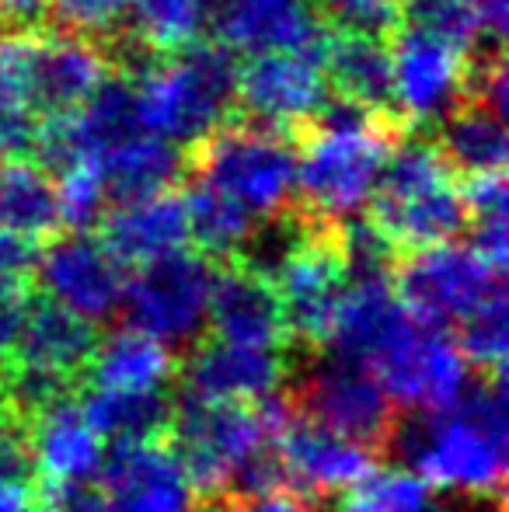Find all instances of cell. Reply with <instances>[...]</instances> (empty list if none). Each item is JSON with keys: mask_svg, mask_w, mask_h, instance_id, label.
Returning <instances> with one entry per match:
<instances>
[{"mask_svg": "<svg viewBox=\"0 0 509 512\" xmlns=\"http://www.w3.org/2000/svg\"><path fill=\"white\" fill-rule=\"evenodd\" d=\"M35 258H39L35 241H25V237L11 234V230H0V272H7V276H28V279H32Z\"/></svg>", "mask_w": 509, "mask_h": 512, "instance_id": "cell-41", "label": "cell"}, {"mask_svg": "<svg viewBox=\"0 0 509 512\" xmlns=\"http://www.w3.org/2000/svg\"><path fill=\"white\" fill-rule=\"evenodd\" d=\"M464 206H468V230L475 234L471 248L496 265L506 269L509 258V196H506V175H485L468 178L464 185Z\"/></svg>", "mask_w": 509, "mask_h": 512, "instance_id": "cell-31", "label": "cell"}, {"mask_svg": "<svg viewBox=\"0 0 509 512\" xmlns=\"http://www.w3.org/2000/svg\"><path fill=\"white\" fill-rule=\"evenodd\" d=\"M81 411L98 429V436L112 439H161L171 432L175 401L171 391H105V387H77Z\"/></svg>", "mask_w": 509, "mask_h": 512, "instance_id": "cell-28", "label": "cell"}, {"mask_svg": "<svg viewBox=\"0 0 509 512\" xmlns=\"http://www.w3.org/2000/svg\"><path fill=\"white\" fill-rule=\"evenodd\" d=\"M0 512H35V485L32 481L0 474Z\"/></svg>", "mask_w": 509, "mask_h": 512, "instance_id": "cell-44", "label": "cell"}, {"mask_svg": "<svg viewBox=\"0 0 509 512\" xmlns=\"http://www.w3.org/2000/svg\"><path fill=\"white\" fill-rule=\"evenodd\" d=\"M398 304L429 328L450 331L471 317L492 297L506 293L503 272L489 265L475 248L464 244H436L398 255L391 272Z\"/></svg>", "mask_w": 509, "mask_h": 512, "instance_id": "cell-9", "label": "cell"}, {"mask_svg": "<svg viewBox=\"0 0 509 512\" xmlns=\"http://www.w3.org/2000/svg\"><path fill=\"white\" fill-rule=\"evenodd\" d=\"M231 512H318L311 499L297 495L293 488H272V492L241 495V499L227 502Z\"/></svg>", "mask_w": 509, "mask_h": 512, "instance_id": "cell-40", "label": "cell"}, {"mask_svg": "<svg viewBox=\"0 0 509 512\" xmlns=\"http://www.w3.org/2000/svg\"><path fill=\"white\" fill-rule=\"evenodd\" d=\"M276 450L286 488L311 499L314 506L346 495L349 488L360 485L381 464L374 450L346 436H335V432L321 429V425L307 422L300 415H290V422L283 425Z\"/></svg>", "mask_w": 509, "mask_h": 512, "instance_id": "cell-14", "label": "cell"}, {"mask_svg": "<svg viewBox=\"0 0 509 512\" xmlns=\"http://www.w3.org/2000/svg\"><path fill=\"white\" fill-rule=\"evenodd\" d=\"M391 453L405 457L415 478L475 502L506 506V373L468 380L447 408L398 418Z\"/></svg>", "mask_w": 509, "mask_h": 512, "instance_id": "cell-1", "label": "cell"}, {"mask_svg": "<svg viewBox=\"0 0 509 512\" xmlns=\"http://www.w3.org/2000/svg\"><path fill=\"white\" fill-rule=\"evenodd\" d=\"M49 0H0V18L11 28H39L46 21Z\"/></svg>", "mask_w": 509, "mask_h": 512, "instance_id": "cell-42", "label": "cell"}, {"mask_svg": "<svg viewBox=\"0 0 509 512\" xmlns=\"http://www.w3.org/2000/svg\"><path fill=\"white\" fill-rule=\"evenodd\" d=\"M318 14L332 28L391 35L398 28V0H314Z\"/></svg>", "mask_w": 509, "mask_h": 512, "instance_id": "cell-37", "label": "cell"}, {"mask_svg": "<svg viewBox=\"0 0 509 512\" xmlns=\"http://www.w3.org/2000/svg\"><path fill=\"white\" fill-rule=\"evenodd\" d=\"M252 4H283V0H252Z\"/></svg>", "mask_w": 509, "mask_h": 512, "instance_id": "cell-46", "label": "cell"}, {"mask_svg": "<svg viewBox=\"0 0 509 512\" xmlns=\"http://www.w3.org/2000/svg\"><path fill=\"white\" fill-rule=\"evenodd\" d=\"M196 512H231V506L220 502V499H213V502H196Z\"/></svg>", "mask_w": 509, "mask_h": 512, "instance_id": "cell-45", "label": "cell"}, {"mask_svg": "<svg viewBox=\"0 0 509 512\" xmlns=\"http://www.w3.org/2000/svg\"><path fill=\"white\" fill-rule=\"evenodd\" d=\"M32 283L42 297L98 324L123 310L126 272L95 230H67L46 241L32 269Z\"/></svg>", "mask_w": 509, "mask_h": 512, "instance_id": "cell-11", "label": "cell"}, {"mask_svg": "<svg viewBox=\"0 0 509 512\" xmlns=\"http://www.w3.org/2000/svg\"><path fill=\"white\" fill-rule=\"evenodd\" d=\"M342 512H433L429 485L412 471H374L342 495Z\"/></svg>", "mask_w": 509, "mask_h": 512, "instance_id": "cell-34", "label": "cell"}, {"mask_svg": "<svg viewBox=\"0 0 509 512\" xmlns=\"http://www.w3.org/2000/svg\"><path fill=\"white\" fill-rule=\"evenodd\" d=\"M387 46L394 70V108L408 133L433 129L436 119L468 98L471 53L405 25L387 35Z\"/></svg>", "mask_w": 509, "mask_h": 512, "instance_id": "cell-12", "label": "cell"}, {"mask_svg": "<svg viewBox=\"0 0 509 512\" xmlns=\"http://www.w3.org/2000/svg\"><path fill=\"white\" fill-rule=\"evenodd\" d=\"M98 471L102 492L116 512H192L196 506L185 467L168 436L116 439Z\"/></svg>", "mask_w": 509, "mask_h": 512, "instance_id": "cell-15", "label": "cell"}, {"mask_svg": "<svg viewBox=\"0 0 509 512\" xmlns=\"http://www.w3.org/2000/svg\"><path fill=\"white\" fill-rule=\"evenodd\" d=\"M185 216H189V241H196L199 255L213 262H231L245 248L248 234L255 227V216L241 203H234L227 192L203 178H185Z\"/></svg>", "mask_w": 509, "mask_h": 512, "instance_id": "cell-29", "label": "cell"}, {"mask_svg": "<svg viewBox=\"0 0 509 512\" xmlns=\"http://www.w3.org/2000/svg\"><path fill=\"white\" fill-rule=\"evenodd\" d=\"M175 377L185 398L196 401H262L283 391L290 366L279 349H252L220 338H196L185 349Z\"/></svg>", "mask_w": 509, "mask_h": 512, "instance_id": "cell-16", "label": "cell"}, {"mask_svg": "<svg viewBox=\"0 0 509 512\" xmlns=\"http://www.w3.org/2000/svg\"><path fill=\"white\" fill-rule=\"evenodd\" d=\"M286 335L307 352H321L332 338L335 317L349 293L342 223L314 216L300 244L272 272Z\"/></svg>", "mask_w": 509, "mask_h": 512, "instance_id": "cell-8", "label": "cell"}, {"mask_svg": "<svg viewBox=\"0 0 509 512\" xmlns=\"http://www.w3.org/2000/svg\"><path fill=\"white\" fill-rule=\"evenodd\" d=\"M60 227L53 175L35 161H0V230L25 241H49Z\"/></svg>", "mask_w": 509, "mask_h": 512, "instance_id": "cell-27", "label": "cell"}, {"mask_svg": "<svg viewBox=\"0 0 509 512\" xmlns=\"http://www.w3.org/2000/svg\"><path fill=\"white\" fill-rule=\"evenodd\" d=\"M454 178L426 129L405 133L377 178L367 220L401 255L454 241L468 230V206Z\"/></svg>", "mask_w": 509, "mask_h": 512, "instance_id": "cell-4", "label": "cell"}, {"mask_svg": "<svg viewBox=\"0 0 509 512\" xmlns=\"http://www.w3.org/2000/svg\"><path fill=\"white\" fill-rule=\"evenodd\" d=\"M35 512H39V509H35Z\"/></svg>", "mask_w": 509, "mask_h": 512, "instance_id": "cell-48", "label": "cell"}, {"mask_svg": "<svg viewBox=\"0 0 509 512\" xmlns=\"http://www.w3.org/2000/svg\"><path fill=\"white\" fill-rule=\"evenodd\" d=\"M283 394L293 415L367 446L381 460L391 457L401 408L387 398L381 380L363 363L332 356V352H314L311 366L293 373L283 384Z\"/></svg>", "mask_w": 509, "mask_h": 512, "instance_id": "cell-6", "label": "cell"}, {"mask_svg": "<svg viewBox=\"0 0 509 512\" xmlns=\"http://www.w3.org/2000/svg\"><path fill=\"white\" fill-rule=\"evenodd\" d=\"M321 70H325V81L335 95L353 98V102L401 122L398 108H394L391 46H387L384 35L353 32V28H328Z\"/></svg>", "mask_w": 509, "mask_h": 512, "instance_id": "cell-22", "label": "cell"}, {"mask_svg": "<svg viewBox=\"0 0 509 512\" xmlns=\"http://www.w3.org/2000/svg\"><path fill=\"white\" fill-rule=\"evenodd\" d=\"M185 178L217 185L255 220H265L297 199V150L290 136L231 115L185 150Z\"/></svg>", "mask_w": 509, "mask_h": 512, "instance_id": "cell-5", "label": "cell"}, {"mask_svg": "<svg viewBox=\"0 0 509 512\" xmlns=\"http://www.w3.org/2000/svg\"><path fill=\"white\" fill-rule=\"evenodd\" d=\"M109 74V56L95 39L39 25L32 56V102L42 119L77 112Z\"/></svg>", "mask_w": 509, "mask_h": 512, "instance_id": "cell-19", "label": "cell"}, {"mask_svg": "<svg viewBox=\"0 0 509 512\" xmlns=\"http://www.w3.org/2000/svg\"><path fill=\"white\" fill-rule=\"evenodd\" d=\"M213 338L231 345H252V349H283L290 345L279 307L276 286L269 276L248 269L241 262H217L210 293Z\"/></svg>", "mask_w": 509, "mask_h": 512, "instance_id": "cell-18", "label": "cell"}, {"mask_svg": "<svg viewBox=\"0 0 509 512\" xmlns=\"http://www.w3.org/2000/svg\"><path fill=\"white\" fill-rule=\"evenodd\" d=\"M506 345V293L492 297L489 304H482L475 314L457 324V349L468 359V366H475L485 377H503L506 373Z\"/></svg>", "mask_w": 509, "mask_h": 512, "instance_id": "cell-33", "label": "cell"}, {"mask_svg": "<svg viewBox=\"0 0 509 512\" xmlns=\"http://www.w3.org/2000/svg\"><path fill=\"white\" fill-rule=\"evenodd\" d=\"M133 84L147 133L185 154L234 115L238 53L217 39H196L178 53L157 56Z\"/></svg>", "mask_w": 509, "mask_h": 512, "instance_id": "cell-3", "label": "cell"}, {"mask_svg": "<svg viewBox=\"0 0 509 512\" xmlns=\"http://www.w3.org/2000/svg\"><path fill=\"white\" fill-rule=\"evenodd\" d=\"M471 11H475L478 25L489 39L503 42L506 35V21H509V0H468Z\"/></svg>", "mask_w": 509, "mask_h": 512, "instance_id": "cell-43", "label": "cell"}, {"mask_svg": "<svg viewBox=\"0 0 509 512\" xmlns=\"http://www.w3.org/2000/svg\"><path fill=\"white\" fill-rule=\"evenodd\" d=\"M35 509L39 512H116L102 485L70 481V485H39L35 488Z\"/></svg>", "mask_w": 509, "mask_h": 512, "instance_id": "cell-39", "label": "cell"}, {"mask_svg": "<svg viewBox=\"0 0 509 512\" xmlns=\"http://www.w3.org/2000/svg\"><path fill=\"white\" fill-rule=\"evenodd\" d=\"M98 237L123 265H147L189 244V216L182 192L164 189L140 199H123L105 209Z\"/></svg>", "mask_w": 509, "mask_h": 512, "instance_id": "cell-21", "label": "cell"}, {"mask_svg": "<svg viewBox=\"0 0 509 512\" xmlns=\"http://www.w3.org/2000/svg\"><path fill=\"white\" fill-rule=\"evenodd\" d=\"M95 345V324L39 293L28 304L25 324H21L11 352V366L46 377L53 384L81 387Z\"/></svg>", "mask_w": 509, "mask_h": 512, "instance_id": "cell-17", "label": "cell"}, {"mask_svg": "<svg viewBox=\"0 0 509 512\" xmlns=\"http://www.w3.org/2000/svg\"><path fill=\"white\" fill-rule=\"evenodd\" d=\"M39 28L0 25V161H35L42 115L32 102Z\"/></svg>", "mask_w": 509, "mask_h": 512, "instance_id": "cell-23", "label": "cell"}, {"mask_svg": "<svg viewBox=\"0 0 509 512\" xmlns=\"http://www.w3.org/2000/svg\"><path fill=\"white\" fill-rule=\"evenodd\" d=\"M398 25L436 35L464 53H475L485 42H496L482 32L468 0H398Z\"/></svg>", "mask_w": 509, "mask_h": 512, "instance_id": "cell-32", "label": "cell"}, {"mask_svg": "<svg viewBox=\"0 0 509 512\" xmlns=\"http://www.w3.org/2000/svg\"><path fill=\"white\" fill-rule=\"evenodd\" d=\"M363 366L381 380L387 398L401 411L454 405L471 380L468 359L461 356L454 335L415 321L408 310H401Z\"/></svg>", "mask_w": 509, "mask_h": 512, "instance_id": "cell-7", "label": "cell"}, {"mask_svg": "<svg viewBox=\"0 0 509 512\" xmlns=\"http://www.w3.org/2000/svg\"><path fill=\"white\" fill-rule=\"evenodd\" d=\"M32 297V279L0 272V370L11 363L14 342H18V331L25 324Z\"/></svg>", "mask_w": 509, "mask_h": 512, "instance_id": "cell-38", "label": "cell"}, {"mask_svg": "<svg viewBox=\"0 0 509 512\" xmlns=\"http://www.w3.org/2000/svg\"><path fill=\"white\" fill-rule=\"evenodd\" d=\"M178 359L157 338L136 328L112 331L95 345L88 373L81 387H105V391H161L175 384Z\"/></svg>", "mask_w": 509, "mask_h": 512, "instance_id": "cell-25", "label": "cell"}, {"mask_svg": "<svg viewBox=\"0 0 509 512\" xmlns=\"http://www.w3.org/2000/svg\"><path fill=\"white\" fill-rule=\"evenodd\" d=\"M217 0H133L126 14V32L150 53L168 56L203 39Z\"/></svg>", "mask_w": 509, "mask_h": 512, "instance_id": "cell-30", "label": "cell"}, {"mask_svg": "<svg viewBox=\"0 0 509 512\" xmlns=\"http://www.w3.org/2000/svg\"><path fill=\"white\" fill-rule=\"evenodd\" d=\"M213 276L217 262L185 248L140 265V272L126 279L123 310L129 328L157 338L168 349H189L203 338V324L210 317Z\"/></svg>", "mask_w": 509, "mask_h": 512, "instance_id": "cell-10", "label": "cell"}, {"mask_svg": "<svg viewBox=\"0 0 509 512\" xmlns=\"http://www.w3.org/2000/svg\"><path fill=\"white\" fill-rule=\"evenodd\" d=\"M91 168L98 171L109 203H123V199H140L150 192L175 189L185 178V154L171 143H164L154 133H140L126 140L123 147L109 150L98 157Z\"/></svg>", "mask_w": 509, "mask_h": 512, "instance_id": "cell-26", "label": "cell"}, {"mask_svg": "<svg viewBox=\"0 0 509 512\" xmlns=\"http://www.w3.org/2000/svg\"><path fill=\"white\" fill-rule=\"evenodd\" d=\"M332 95L318 56L255 53L238 63V105L234 115L255 126L293 136Z\"/></svg>", "mask_w": 509, "mask_h": 512, "instance_id": "cell-13", "label": "cell"}, {"mask_svg": "<svg viewBox=\"0 0 509 512\" xmlns=\"http://www.w3.org/2000/svg\"><path fill=\"white\" fill-rule=\"evenodd\" d=\"M408 129L391 115L328 95L290 136L297 150V203L311 216L346 223L370 203L394 143Z\"/></svg>", "mask_w": 509, "mask_h": 512, "instance_id": "cell-2", "label": "cell"}, {"mask_svg": "<svg viewBox=\"0 0 509 512\" xmlns=\"http://www.w3.org/2000/svg\"><path fill=\"white\" fill-rule=\"evenodd\" d=\"M447 168L461 178L506 175L509 136L506 119L478 98H461L443 119L426 129Z\"/></svg>", "mask_w": 509, "mask_h": 512, "instance_id": "cell-24", "label": "cell"}, {"mask_svg": "<svg viewBox=\"0 0 509 512\" xmlns=\"http://www.w3.org/2000/svg\"><path fill=\"white\" fill-rule=\"evenodd\" d=\"M56 199H60V223L63 230H98L105 209H109V192L91 164H74V168L56 175Z\"/></svg>", "mask_w": 509, "mask_h": 512, "instance_id": "cell-35", "label": "cell"}, {"mask_svg": "<svg viewBox=\"0 0 509 512\" xmlns=\"http://www.w3.org/2000/svg\"><path fill=\"white\" fill-rule=\"evenodd\" d=\"M0 25H4V18H0Z\"/></svg>", "mask_w": 509, "mask_h": 512, "instance_id": "cell-47", "label": "cell"}, {"mask_svg": "<svg viewBox=\"0 0 509 512\" xmlns=\"http://www.w3.org/2000/svg\"><path fill=\"white\" fill-rule=\"evenodd\" d=\"M28 453L35 467V488L88 481L98 471L105 457L102 436L81 411L77 391L60 394L28 418Z\"/></svg>", "mask_w": 509, "mask_h": 512, "instance_id": "cell-20", "label": "cell"}, {"mask_svg": "<svg viewBox=\"0 0 509 512\" xmlns=\"http://www.w3.org/2000/svg\"><path fill=\"white\" fill-rule=\"evenodd\" d=\"M133 0H49L46 28L70 35H84V39H109L112 32L126 25V14Z\"/></svg>", "mask_w": 509, "mask_h": 512, "instance_id": "cell-36", "label": "cell"}]
</instances>
